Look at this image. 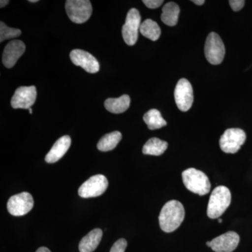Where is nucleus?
I'll list each match as a JSON object with an SVG mask.
<instances>
[{
    "instance_id": "8",
    "label": "nucleus",
    "mask_w": 252,
    "mask_h": 252,
    "mask_svg": "<svg viewBox=\"0 0 252 252\" xmlns=\"http://www.w3.org/2000/svg\"><path fill=\"white\" fill-rule=\"evenodd\" d=\"M108 185V180L104 175L93 176L81 186L78 193L81 198H94L103 194Z\"/></svg>"
},
{
    "instance_id": "16",
    "label": "nucleus",
    "mask_w": 252,
    "mask_h": 252,
    "mask_svg": "<svg viewBox=\"0 0 252 252\" xmlns=\"http://www.w3.org/2000/svg\"><path fill=\"white\" fill-rule=\"evenodd\" d=\"M102 230L99 228L91 230L81 239L79 249L80 252H93L96 250L102 238Z\"/></svg>"
},
{
    "instance_id": "17",
    "label": "nucleus",
    "mask_w": 252,
    "mask_h": 252,
    "mask_svg": "<svg viewBox=\"0 0 252 252\" xmlns=\"http://www.w3.org/2000/svg\"><path fill=\"white\" fill-rule=\"evenodd\" d=\"M130 98L127 94H124L119 98H109L104 102V107L113 114H122L130 107Z\"/></svg>"
},
{
    "instance_id": "27",
    "label": "nucleus",
    "mask_w": 252,
    "mask_h": 252,
    "mask_svg": "<svg viewBox=\"0 0 252 252\" xmlns=\"http://www.w3.org/2000/svg\"><path fill=\"white\" fill-rule=\"evenodd\" d=\"M9 3V1H8V0H1V1H0V7H4V6H6Z\"/></svg>"
},
{
    "instance_id": "29",
    "label": "nucleus",
    "mask_w": 252,
    "mask_h": 252,
    "mask_svg": "<svg viewBox=\"0 0 252 252\" xmlns=\"http://www.w3.org/2000/svg\"><path fill=\"white\" fill-rule=\"evenodd\" d=\"M36 252H51L50 251L49 249L44 248V247H42V248L38 249V250H36Z\"/></svg>"
},
{
    "instance_id": "6",
    "label": "nucleus",
    "mask_w": 252,
    "mask_h": 252,
    "mask_svg": "<svg viewBox=\"0 0 252 252\" xmlns=\"http://www.w3.org/2000/svg\"><path fill=\"white\" fill-rule=\"evenodd\" d=\"M141 24V16L138 10L131 9L127 13L125 24L122 28L123 38L126 44L135 45L138 39Z\"/></svg>"
},
{
    "instance_id": "20",
    "label": "nucleus",
    "mask_w": 252,
    "mask_h": 252,
    "mask_svg": "<svg viewBox=\"0 0 252 252\" xmlns=\"http://www.w3.org/2000/svg\"><path fill=\"white\" fill-rule=\"evenodd\" d=\"M122 139V135L119 131H114L103 136L97 143V149L101 152H109L115 149Z\"/></svg>"
},
{
    "instance_id": "12",
    "label": "nucleus",
    "mask_w": 252,
    "mask_h": 252,
    "mask_svg": "<svg viewBox=\"0 0 252 252\" xmlns=\"http://www.w3.org/2000/svg\"><path fill=\"white\" fill-rule=\"evenodd\" d=\"M71 61L75 65L80 66L89 73L98 72L99 64L98 61L93 55L81 49H74L71 51Z\"/></svg>"
},
{
    "instance_id": "31",
    "label": "nucleus",
    "mask_w": 252,
    "mask_h": 252,
    "mask_svg": "<svg viewBox=\"0 0 252 252\" xmlns=\"http://www.w3.org/2000/svg\"><path fill=\"white\" fill-rule=\"evenodd\" d=\"M30 2L31 3H34V2H37L38 0H30Z\"/></svg>"
},
{
    "instance_id": "30",
    "label": "nucleus",
    "mask_w": 252,
    "mask_h": 252,
    "mask_svg": "<svg viewBox=\"0 0 252 252\" xmlns=\"http://www.w3.org/2000/svg\"><path fill=\"white\" fill-rule=\"evenodd\" d=\"M206 245L209 248H211V241L207 242Z\"/></svg>"
},
{
    "instance_id": "2",
    "label": "nucleus",
    "mask_w": 252,
    "mask_h": 252,
    "mask_svg": "<svg viewBox=\"0 0 252 252\" xmlns=\"http://www.w3.org/2000/svg\"><path fill=\"white\" fill-rule=\"evenodd\" d=\"M231 193L229 189L220 186L214 189L207 206V216L210 219L220 218L229 207Z\"/></svg>"
},
{
    "instance_id": "21",
    "label": "nucleus",
    "mask_w": 252,
    "mask_h": 252,
    "mask_svg": "<svg viewBox=\"0 0 252 252\" xmlns=\"http://www.w3.org/2000/svg\"><path fill=\"white\" fill-rule=\"evenodd\" d=\"M143 119L149 130H157L167 125L166 121L157 109L149 110L144 114Z\"/></svg>"
},
{
    "instance_id": "28",
    "label": "nucleus",
    "mask_w": 252,
    "mask_h": 252,
    "mask_svg": "<svg viewBox=\"0 0 252 252\" xmlns=\"http://www.w3.org/2000/svg\"><path fill=\"white\" fill-rule=\"evenodd\" d=\"M192 2H193L195 4L199 5V6H200V5L204 4L205 1H204V0H193Z\"/></svg>"
},
{
    "instance_id": "18",
    "label": "nucleus",
    "mask_w": 252,
    "mask_h": 252,
    "mask_svg": "<svg viewBox=\"0 0 252 252\" xmlns=\"http://www.w3.org/2000/svg\"><path fill=\"white\" fill-rule=\"evenodd\" d=\"M180 6L176 3H167L162 8L161 20L162 22L168 26H175L178 22L180 15Z\"/></svg>"
},
{
    "instance_id": "13",
    "label": "nucleus",
    "mask_w": 252,
    "mask_h": 252,
    "mask_svg": "<svg viewBox=\"0 0 252 252\" xmlns=\"http://www.w3.org/2000/svg\"><path fill=\"white\" fill-rule=\"evenodd\" d=\"M240 243V236L235 232L229 231L213 239L211 248L215 252H232Z\"/></svg>"
},
{
    "instance_id": "15",
    "label": "nucleus",
    "mask_w": 252,
    "mask_h": 252,
    "mask_svg": "<svg viewBox=\"0 0 252 252\" xmlns=\"http://www.w3.org/2000/svg\"><path fill=\"white\" fill-rule=\"evenodd\" d=\"M71 146V138L69 136L64 135L59 138L54 144L49 153L46 154L45 160L48 163H54L67 153Z\"/></svg>"
},
{
    "instance_id": "14",
    "label": "nucleus",
    "mask_w": 252,
    "mask_h": 252,
    "mask_svg": "<svg viewBox=\"0 0 252 252\" xmlns=\"http://www.w3.org/2000/svg\"><path fill=\"white\" fill-rule=\"evenodd\" d=\"M26 51V45L22 41H11L5 46L2 56V63L5 67H14L18 60Z\"/></svg>"
},
{
    "instance_id": "7",
    "label": "nucleus",
    "mask_w": 252,
    "mask_h": 252,
    "mask_svg": "<svg viewBox=\"0 0 252 252\" xmlns=\"http://www.w3.org/2000/svg\"><path fill=\"white\" fill-rule=\"evenodd\" d=\"M205 57L212 64H220L225 56V46L220 35L211 32L207 36L205 45Z\"/></svg>"
},
{
    "instance_id": "25",
    "label": "nucleus",
    "mask_w": 252,
    "mask_h": 252,
    "mask_svg": "<svg viewBox=\"0 0 252 252\" xmlns=\"http://www.w3.org/2000/svg\"><path fill=\"white\" fill-rule=\"evenodd\" d=\"M163 0H144L143 3L149 9H157L161 6Z\"/></svg>"
},
{
    "instance_id": "19",
    "label": "nucleus",
    "mask_w": 252,
    "mask_h": 252,
    "mask_svg": "<svg viewBox=\"0 0 252 252\" xmlns=\"http://www.w3.org/2000/svg\"><path fill=\"white\" fill-rule=\"evenodd\" d=\"M168 144L165 141L153 137L144 144L142 152L146 155L160 156L167 150Z\"/></svg>"
},
{
    "instance_id": "9",
    "label": "nucleus",
    "mask_w": 252,
    "mask_h": 252,
    "mask_svg": "<svg viewBox=\"0 0 252 252\" xmlns=\"http://www.w3.org/2000/svg\"><path fill=\"white\" fill-rule=\"evenodd\" d=\"M34 206V200L28 192L16 194L9 199L7 210L11 215L21 217L31 211Z\"/></svg>"
},
{
    "instance_id": "11",
    "label": "nucleus",
    "mask_w": 252,
    "mask_h": 252,
    "mask_svg": "<svg viewBox=\"0 0 252 252\" xmlns=\"http://www.w3.org/2000/svg\"><path fill=\"white\" fill-rule=\"evenodd\" d=\"M35 86H21L16 89L11 99V104L14 109H29L35 102Z\"/></svg>"
},
{
    "instance_id": "32",
    "label": "nucleus",
    "mask_w": 252,
    "mask_h": 252,
    "mask_svg": "<svg viewBox=\"0 0 252 252\" xmlns=\"http://www.w3.org/2000/svg\"><path fill=\"white\" fill-rule=\"evenodd\" d=\"M222 222H223V220H222L221 219H219V223H221Z\"/></svg>"
},
{
    "instance_id": "5",
    "label": "nucleus",
    "mask_w": 252,
    "mask_h": 252,
    "mask_svg": "<svg viewBox=\"0 0 252 252\" xmlns=\"http://www.w3.org/2000/svg\"><path fill=\"white\" fill-rule=\"evenodd\" d=\"M246 141V133L240 128H229L220 137V149L226 154H235Z\"/></svg>"
},
{
    "instance_id": "3",
    "label": "nucleus",
    "mask_w": 252,
    "mask_h": 252,
    "mask_svg": "<svg viewBox=\"0 0 252 252\" xmlns=\"http://www.w3.org/2000/svg\"><path fill=\"white\" fill-rule=\"evenodd\" d=\"M182 180L186 188L200 195L210 192L211 184L204 172L195 168H189L182 172Z\"/></svg>"
},
{
    "instance_id": "23",
    "label": "nucleus",
    "mask_w": 252,
    "mask_h": 252,
    "mask_svg": "<svg viewBox=\"0 0 252 252\" xmlns=\"http://www.w3.org/2000/svg\"><path fill=\"white\" fill-rule=\"evenodd\" d=\"M21 31L16 28L8 27L4 23H0V41L6 39H12V38L18 37L21 35Z\"/></svg>"
},
{
    "instance_id": "22",
    "label": "nucleus",
    "mask_w": 252,
    "mask_h": 252,
    "mask_svg": "<svg viewBox=\"0 0 252 252\" xmlns=\"http://www.w3.org/2000/svg\"><path fill=\"white\" fill-rule=\"evenodd\" d=\"M141 34L152 41H157L161 34V31L157 22L152 19H147L141 24Z\"/></svg>"
},
{
    "instance_id": "10",
    "label": "nucleus",
    "mask_w": 252,
    "mask_h": 252,
    "mask_svg": "<svg viewBox=\"0 0 252 252\" xmlns=\"http://www.w3.org/2000/svg\"><path fill=\"white\" fill-rule=\"evenodd\" d=\"M175 99L177 107L182 112H187L193 102V91L191 84L187 79H181L175 90Z\"/></svg>"
},
{
    "instance_id": "26",
    "label": "nucleus",
    "mask_w": 252,
    "mask_h": 252,
    "mask_svg": "<svg viewBox=\"0 0 252 252\" xmlns=\"http://www.w3.org/2000/svg\"><path fill=\"white\" fill-rule=\"evenodd\" d=\"M229 4L233 11H238L243 9L245 6V1L244 0H230Z\"/></svg>"
},
{
    "instance_id": "4",
    "label": "nucleus",
    "mask_w": 252,
    "mask_h": 252,
    "mask_svg": "<svg viewBox=\"0 0 252 252\" xmlns=\"http://www.w3.org/2000/svg\"><path fill=\"white\" fill-rule=\"evenodd\" d=\"M65 9L72 22L81 24L86 22L92 14V5L89 0H67Z\"/></svg>"
},
{
    "instance_id": "33",
    "label": "nucleus",
    "mask_w": 252,
    "mask_h": 252,
    "mask_svg": "<svg viewBox=\"0 0 252 252\" xmlns=\"http://www.w3.org/2000/svg\"><path fill=\"white\" fill-rule=\"evenodd\" d=\"M29 112H30V114H32V109L31 108V109H29Z\"/></svg>"
},
{
    "instance_id": "24",
    "label": "nucleus",
    "mask_w": 252,
    "mask_h": 252,
    "mask_svg": "<svg viewBox=\"0 0 252 252\" xmlns=\"http://www.w3.org/2000/svg\"><path fill=\"white\" fill-rule=\"evenodd\" d=\"M127 245V241L125 239H119L113 245L110 252H125Z\"/></svg>"
},
{
    "instance_id": "1",
    "label": "nucleus",
    "mask_w": 252,
    "mask_h": 252,
    "mask_svg": "<svg viewBox=\"0 0 252 252\" xmlns=\"http://www.w3.org/2000/svg\"><path fill=\"white\" fill-rule=\"evenodd\" d=\"M185 207L177 200H170L165 204L159 215V224L165 233L177 230L185 220Z\"/></svg>"
}]
</instances>
